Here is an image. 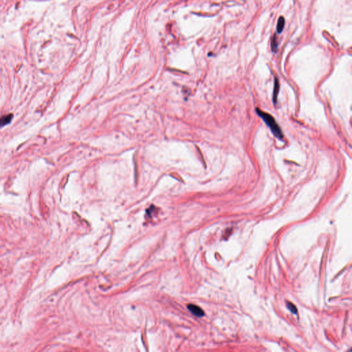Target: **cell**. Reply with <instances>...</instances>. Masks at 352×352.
<instances>
[{"instance_id": "6", "label": "cell", "mask_w": 352, "mask_h": 352, "mask_svg": "<svg viewBox=\"0 0 352 352\" xmlns=\"http://www.w3.org/2000/svg\"><path fill=\"white\" fill-rule=\"evenodd\" d=\"M279 82H278V80L276 79V80L274 81V101H275V99H276V97H277V94L278 92H279Z\"/></svg>"}, {"instance_id": "5", "label": "cell", "mask_w": 352, "mask_h": 352, "mask_svg": "<svg viewBox=\"0 0 352 352\" xmlns=\"http://www.w3.org/2000/svg\"><path fill=\"white\" fill-rule=\"evenodd\" d=\"M287 308H288L289 310H290L292 313H293L294 314H296V313H297V309H296V306L293 303H290V302H287Z\"/></svg>"}, {"instance_id": "7", "label": "cell", "mask_w": 352, "mask_h": 352, "mask_svg": "<svg viewBox=\"0 0 352 352\" xmlns=\"http://www.w3.org/2000/svg\"><path fill=\"white\" fill-rule=\"evenodd\" d=\"M276 48H277V44H276V37H275L273 38V40H272V50L274 51V50H276Z\"/></svg>"}, {"instance_id": "2", "label": "cell", "mask_w": 352, "mask_h": 352, "mask_svg": "<svg viewBox=\"0 0 352 352\" xmlns=\"http://www.w3.org/2000/svg\"><path fill=\"white\" fill-rule=\"evenodd\" d=\"M188 309L195 316L202 317L204 316V311L200 307L197 306V305H193V304H190V305H188Z\"/></svg>"}, {"instance_id": "3", "label": "cell", "mask_w": 352, "mask_h": 352, "mask_svg": "<svg viewBox=\"0 0 352 352\" xmlns=\"http://www.w3.org/2000/svg\"><path fill=\"white\" fill-rule=\"evenodd\" d=\"M12 118H13V114H7V115L0 117V128L9 124L12 121Z\"/></svg>"}, {"instance_id": "4", "label": "cell", "mask_w": 352, "mask_h": 352, "mask_svg": "<svg viewBox=\"0 0 352 352\" xmlns=\"http://www.w3.org/2000/svg\"><path fill=\"white\" fill-rule=\"evenodd\" d=\"M284 25H285V19L283 17H281L279 19V20H278L277 28H276L277 32L279 33H281L283 30Z\"/></svg>"}, {"instance_id": "1", "label": "cell", "mask_w": 352, "mask_h": 352, "mask_svg": "<svg viewBox=\"0 0 352 352\" xmlns=\"http://www.w3.org/2000/svg\"><path fill=\"white\" fill-rule=\"evenodd\" d=\"M258 115L260 116V117L263 119V121L266 123V125L270 127V130L274 134V136L276 138H279V140L283 139V134L281 132V130L280 129L279 125L275 121V120L272 116L270 114L265 113V112H261V110H257Z\"/></svg>"}]
</instances>
